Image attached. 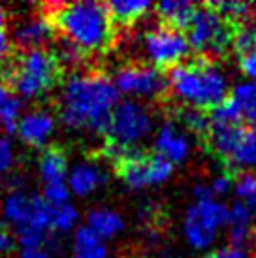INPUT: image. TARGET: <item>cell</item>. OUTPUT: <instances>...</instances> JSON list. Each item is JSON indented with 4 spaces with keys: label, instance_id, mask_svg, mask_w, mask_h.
Segmentation results:
<instances>
[{
    "label": "cell",
    "instance_id": "9a60e30c",
    "mask_svg": "<svg viewBox=\"0 0 256 258\" xmlns=\"http://www.w3.org/2000/svg\"><path fill=\"white\" fill-rule=\"evenodd\" d=\"M66 153L62 147L58 145H51L47 149H43L42 157H40V173L45 185H60L64 183V175H66Z\"/></svg>",
    "mask_w": 256,
    "mask_h": 258
},
{
    "label": "cell",
    "instance_id": "d6986e66",
    "mask_svg": "<svg viewBox=\"0 0 256 258\" xmlns=\"http://www.w3.org/2000/svg\"><path fill=\"white\" fill-rule=\"evenodd\" d=\"M87 228L93 230L94 234L102 239V237L115 236L119 230H122V219L111 209H93L87 215Z\"/></svg>",
    "mask_w": 256,
    "mask_h": 258
},
{
    "label": "cell",
    "instance_id": "6da1fadb",
    "mask_svg": "<svg viewBox=\"0 0 256 258\" xmlns=\"http://www.w3.org/2000/svg\"><path fill=\"white\" fill-rule=\"evenodd\" d=\"M40 10V15L60 38L78 45L87 55L106 53L117 42V27L111 21L106 2H45Z\"/></svg>",
    "mask_w": 256,
    "mask_h": 258
},
{
    "label": "cell",
    "instance_id": "4dcf8cb0",
    "mask_svg": "<svg viewBox=\"0 0 256 258\" xmlns=\"http://www.w3.org/2000/svg\"><path fill=\"white\" fill-rule=\"evenodd\" d=\"M10 55H12V43H10L8 30L6 27H0V62H4Z\"/></svg>",
    "mask_w": 256,
    "mask_h": 258
},
{
    "label": "cell",
    "instance_id": "9c48e42d",
    "mask_svg": "<svg viewBox=\"0 0 256 258\" xmlns=\"http://www.w3.org/2000/svg\"><path fill=\"white\" fill-rule=\"evenodd\" d=\"M115 87L122 93L138 94V96H151L158 100H166L170 83L157 68L145 64H128L121 68L115 76Z\"/></svg>",
    "mask_w": 256,
    "mask_h": 258
},
{
    "label": "cell",
    "instance_id": "52a82bcc",
    "mask_svg": "<svg viewBox=\"0 0 256 258\" xmlns=\"http://www.w3.org/2000/svg\"><path fill=\"white\" fill-rule=\"evenodd\" d=\"M143 45L158 72L173 70L175 66L183 64L190 53L185 34L166 25H157L147 30Z\"/></svg>",
    "mask_w": 256,
    "mask_h": 258
},
{
    "label": "cell",
    "instance_id": "7a4b0ae2",
    "mask_svg": "<svg viewBox=\"0 0 256 258\" xmlns=\"http://www.w3.org/2000/svg\"><path fill=\"white\" fill-rule=\"evenodd\" d=\"M117 100L119 91L106 74H76L64 85L58 117L70 128H89L106 136Z\"/></svg>",
    "mask_w": 256,
    "mask_h": 258
},
{
    "label": "cell",
    "instance_id": "7402d4cb",
    "mask_svg": "<svg viewBox=\"0 0 256 258\" xmlns=\"http://www.w3.org/2000/svg\"><path fill=\"white\" fill-rule=\"evenodd\" d=\"M230 96L241 111L243 121L250 122V126H256V81L237 85Z\"/></svg>",
    "mask_w": 256,
    "mask_h": 258
},
{
    "label": "cell",
    "instance_id": "83f0119b",
    "mask_svg": "<svg viewBox=\"0 0 256 258\" xmlns=\"http://www.w3.org/2000/svg\"><path fill=\"white\" fill-rule=\"evenodd\" d=\"M17 237H15L14 230L8 228L6 224H0V258L10 256L12 252L17 249Z\"/></svg>",
    "mask_w": 256,
    "mask_h": 258
},
{
    "label": "cell",
    "instance_id": "ffe728a7",
    "mask_svg": "<svg viewBox=\"0 0 256 258\" xmlns=\"http://www.w3.org/2000/svg\"><path fill=\"white\" fill-rule=\"evenodd\" d=\"M21 113V98L15 96L4 83H0V128L15 132Z\"/></svg>",
    "mask_w": 256,
    "mask_h": 258
},
{
    "label": "cell",
    "instance_id": "4316f807",
    "mask_svg": "<svg viewBox=\"0 0 256 258\" xmlns=\"http://www.w3.org/2000/svg\"><path fill=\"white\" fill-rule=\"evenodd\" d=\"M14 160H15L14 145H12V142L8 138L0 136V177H4L6 173L12 172Z\"/></svg>",
    "mask_w": 256,
    "mask_h": 258
},
{
    "label": "cell",
    "instance_id": "836d02e7",
    "mask_svg": "<svg viewBox=\"0 0 256 258\" xmlns=\"http://www.w3.org/2000/svg\"><path fill=\"white\" fill-rule=\"evenodd\" d=\"M6 21H8V15H6V10L0 6V27H6Z\"/></svg>",
    "mask_w": 256,
    "mask_h": 258
},
{
    "label": "cell",
    "instance_id": "8fae6325",
    "mask_svg": "<svg viewBox=\"0 0 256 258\" xmlns=\"http://www.w3.org/2000/svg\"><path fill=\"white\" fill-rule=\"evenodd\" d=\"M55 38V30L42 15L21 21L14 30V45L15 51H32L45 49V45Z\"/></svg>",
    "mask_w": 256,
    "mask_h": 258
},
{
    "label": "cell",
    "instance_id": "d6a6232c",
    "mask_svg": "<svg viewBox=\"0 0 256 258\" xmlns=\"http://www.w3.org/2000/svg\"><path fill=\"white\" fill-rule=\"evenodd\" d=\"M17 258H51L49 254L42 249H23V252Z\"/></svg>",
    "mask_w": 256,
    "mask_h": 258
},
{
    "label": "cell",
    "instance_id": "603a6c76",
    "mask_svg": "<svg viewBox=\"0 0 256 258\" xmlns=\"http://www.w3.org/2000/svg\"><path fill=\"white\" fill-rule=\"evenodd\" d=\"M175 113H177L179 121L183 122L186 128L204 140V136H206L207 130H209V124H211L209 111L192 108V106H181V108H177Z\"/></svg>",
    "mask_w": 256,
    "mask_h": 258
},
{
    "label": "cell",
    "instance_id": "ba28073f",
    "mask_svg": "<svg viewBox=\"0 0 256 258\" xmlns=\"http://www.w3.org/2000/svg\"><path fill=\"white\" fill-rule=\"evenodd\" d=\"M228 222V209L215 200H198L185 217V236L192 247L204 249L217 236L219 226Z\"/></svg>",
    "mask_w": 256,
    "mask_h": 258
},
{
    "label": "cell",
    "instance_id": "277c9868",
    "mask_svg": "<svg viewBox=\"0 0 256 258\" xmlns=\"http://www.w3.org/2000/svg\"><path fill=\"white\" fill-rule=\"evenodd\" d=\"M168 83L186 106L204 111H213L228 98L226 81L215 68V62L198 55L170 70Z\"/></svg>",
    "mask_w": 256,
    "mask_h": 258
},
{
    "label": "cell",
    "instance_id": "1f68e13d",
    "mask_svg": "<svg viewBox=\"0 0 256 258\" xmlns=\"http://www.w3.org/2000/svg\"><path fill=\"white\" fill-rule=\"evenodd\" d=\"M230 185H232V177L230 175H221V177H217V179L211 183V190H213V194H226L228 188H230Z\"/></svg>",
    "mask_w": 256,
    "mask_h": 258
},
{
    "label": "cell",
    "instance_id": "5bb4252c",
    "mask_svg": "<svg viewBox=\"0 0 256 258\" xmlns=\"http://www.w3.org/2000/svg\"><path fill=\"white\" fill-rule=\"evenodd\" d=\"M194 12H196V6L185 0H162L157 4V15L160 19V25H166L183 34L190 25Z\"/></svg>",
    "mask_w": 256,
    "mask_h": 258
},
{
    "label": "cell",
    "instance_id": "5b68a950",
    "mask_svg": "<svg viewBox=\"0 0 256 258\" xmlns=\"http://www.w3.org/2000/svg\"><path fill=\"white\" fill-rule=\"evenodd\" d=\"M235 29L232 23H228L217 10L204 4L196 6V12L192 15L188 29L185 30V38L194 53L198 57L209 58L215 62V58L224 57L232 49Z\"/></svg>",
    "mask_w": 256,
    "mask_h": 258
},
{
    "label": "cell",
    "instance_id": "e0dca14e",
    "mask_svg": "<svg viewBox=\"0 0 256 258\" xmlns=\"http://www.w3.org/2000/svg\"><path fill=\"white\" fill-rule=\"evenodd\" d=\"M106 8L115 27H132L149 10L151 4L145 0H128V2L115 0V2H106Z\"/></svg>",
    "mask_w": 256,
    "mask_h": 258
},
{
    "label": "cell",
    "instance_id": "30bf717a",
    "mask_svg": "<svg viewBox=\"0 0 256 258\" xmlns=\"http://www.w3.org/2000/svg\"><path fill=\"white\" fill-rule=\"evenodd\" d=\"M243 132H245V124H228V122L211 121L209 130L204 136V144H206L207 151H211L213 157L224 166L226 175H230L232 157H234L235 149L241 142Z\"/></svg>",
    "mask_w": 256,
    "mask_h": 258
},
{
    "label": "cell",
    "instance_id": "2e32d148",
    "mask_svg": "<svg viewBox=\"0 0 256 258\" xmlns=\"http://www.w3.org/2000/svg\"><path fill=\"white\" fill-rule=\"evenodd\" d=\"M107 181V175L98 166L94 164H79L74 172L70 173V188L78 196H85V194L93 192L94 188H98L100 185H104Z\"/></svg>",
    "mask_w": 256,
    "mask_h": 258
},
{
    "label": "cell",
    "instance_id": "484cf974",
    "mask_svg": "<svg viewBox=\"0 0 256 258\" xmlns=\"http://www.w3.org/2000/svg\"><path fill=\"white\" fill-rule=\"evenodd\" d=\"M252 215L245 202H235L232 209H228V224L230 228H250Z\"/></svg>",
    "mask_w": 256,
    "mask_h": 258
},
{
    "label": "cell",
    "instance_id": "7c38bea8",
    "mask_svg": "<svg viewBox=\"0 0 256 258\" xmlns=\"http://www.w3.org/2000/svg\"><path fill=\"white\" fill-rule=\"evenodd\" d=\"M53 117L45 111H32L19 119L15 132L30 147H42L53 132Z\"/></svg>",
    "mask_w": 256,
    "mask_h": 258
},
{
    "label": "cell",
    "instance_id": "ac0fdd59",
    "mask_svg": "<svg viewBox=\"0 0 256 258\" xmlns=\"http://www.w3.org/2000/svg\"><path fill=\"white\" fill-rule=\"evenodd\" d=\"M74 258H107V249L93 230L83 226L74 237Z\"/></svg>",
    "mask_w": 256,
    "mask_h": 258
},
{
    "label": "cell",
    "instance_id": "3957f363",
    "mask_svg": "<svg viewBox=\"0 0 256 258\" xmlns=\"http://www.w3.org/2000/svg\"><path fill=\"white\" fill-rule=\"evenodd\" d=\"M64 68L55 51H12L2 62L4 85L19 98H36L60 83Z\"/></svg>",
    "mask_w": 256,
    "mask_h": 258
},
{
    "label": "cell",
    "instance_id": "cb8c5ba5",
    "mask_svg": "<svg viewBox=\"0 0 256 258\" xmlns=\"http://www.w3.org/2000/svg\"><path fill=\"white\" fill-rule=\"evenodd\" d=\"M78 221V211L70 204H62L57 208H51V228L57 232H68Z\"/></svg>",
    "mask_w": 256,
    "mask_h": 258
},
{
    "label": "cell",
    "instance_id": "4fadbf2b",
    "mask_svg": "<svg viewBox=\"0 0 256 258\" xmlns=\"http://www.w3.org/2000/svg\"><path fill=\"white\" fill-rule=\"evenodd\" d=\"M155 149H157V155L170 160L171 164L183 162L188 155V140L173 122L168 121L158 132Z\"/></svg>",
    "mask_w": 256,
    "mask_h": 258
},
{
    "label": "cell",
    "instance_id": "44dd1931",
    "mask_svg": "<svg viewBox=\"0 0 256 258\" xmlns=\"http://www.w3.org/2000/svg\"><path fill=\"white\" fill-rule=\"evenodd\" d=\"M241 166H256V126H245L241 142L235 149L230 164V175H237V168Z\"/></svg>",
    "mask_w": 256,
    "mask_h": 258
},
{
    "label": "cell",
    "instance_id": "d4e9b609",
    "mask_svg": "<svg viewBox=\"0 0 256 258\" xmlns=\"http://www.w3.org/2000/svg\"><path fill=\"white\" fill-rule=\"evenodd\" d=\"M235 192L245 200L247 208L256 206V175L254 173H237L235 175Z\"/></svg>",
    "mask_w": 256,
    "mask_h": 258
},
{
    "label": "cell",
    "instance_id": "f1b7e54d",
    "mask_svg": "<svg viewBox=\"0 0 256 258\" xmlns=\"http://www.w3.org/2000/svg\"><path fill=\"white\" fill-rule=\"evenodd\" d=\"M239 66H241L243 74H247L249 78H252L256 81V49L239 58Z\"/></svg>",
    "mask_w": 256,
    "mask_h": 258
},
{
    "label": "cell",
    "instance_id": "e575fe53",
    "mask_svg": "<svg viewBox=\"0 0 256 258\" xmlns=\"http://www.w3.org/2000/svg\"><path fill=\"white\" fill-rule=\"evenodd\" d=\"M204 258H213V256H211V254H207V256H204Z\"/></svg>",
    "mask_w": 256,
    "mask_h": 258
},
{
    "label": "cell",
    "instance_id": "f546056e",
    "mask_svg": "<svg viewBox=\"0 0 256 258\" xmlns=\"http://www.w3.org/2000/svg\"><path fill=\"white\" fill-rule=\"evenodd\" d=\"M213 258H249L245 249H234V247H222L219 251L211 252Z\"/></svg>",
    "mask_w": 256,
    "mask_h": 258
},
{
    "label": "cell",
    "instance_id": "8992f818",
    "mask_svg": "<svg viewBox=\"0 0 256 258\" xmlns=\"http://www.w3.org/2000/svg\"><path fill=\"white\" fill-rule=\"evenodd\" d=\"M151 130V115L142 104L122 100L113 108L109 126L106 130V144L119 147H134Z\"/></svg>",
    "mask_w": 256,
    "mask_h": 258
}]
</instances>
